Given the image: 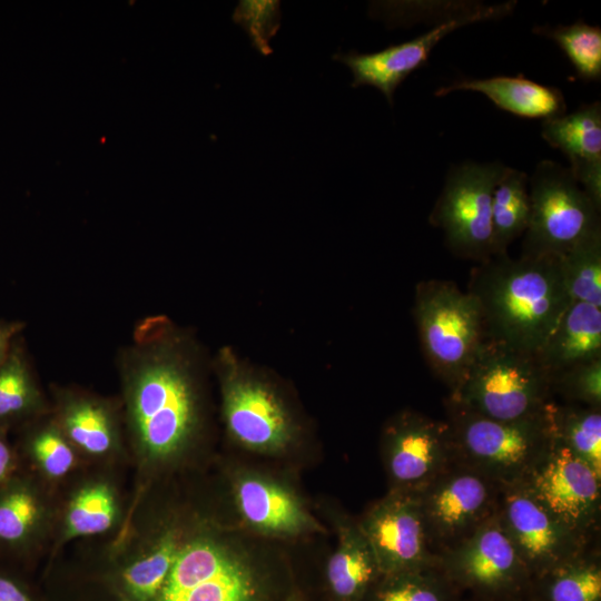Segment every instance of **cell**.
Segmentation results:
<instances>
[{
    "label": "cell",
    "instance_id": "6da1fadb",
    "mask_svg": "<svg viewBox=\"0 0 601 601\" xmlns=\"http://www.w3.org/2000/svg\"><path fill=\"white\" fill-rule=\"evenodd\" d=\"M126 431L154 464L181 459L205 428V357L195 337L165 315L132 327L115 358Z\"/></svg>",
    "mask_w": 601,
    "mask_h": 601
},
{
    "label": "cell",
    "instance_id": "7a4b0ae2",
    "mask_svg": "<svg viewBox=\"0 0 601 601\" xmlns=\"http://www.w3.org/2000/svg\"><path fill=\"white\" fill-rule=\"evenodd\" d=\"M466 290L481 309L486 338L529 353L572 303L556 256H492L472 268Z\"/></svg>",
    "mask_w": 601,
    "mask_h": 601
},
{
    "label": "cell",
    "instance_id": "3957f363",
    "mask_svg": "<svg viewBox=\"0 0 601 601\" xmlns=\"http://www.w3.org/2000/svg\"><path fill=\"white\" fill-rule=\"evenodd\" d=\"M444 407L453 462L500 486L524 482L554 439L548 406L540 415L515 421L486 417L449 396L444 400Z\"/></svg>",
    "mask_w": 601,
    "mask_h": 601
},
{
    "label": "cell",
    "instance_id": "277c9868",
    "mask_svg": "<svg viewBox=\"0 0 601 601\" xmlns=\"http://www.w3.org/2000/svg\"><path fill=\"white\" fill-rule=\"evenodd\" d=\"M413 316L427 366L454 394L486 338L474 297L447 279H425L415 287Z\"/></svg>",
    "mask_w": 601,
    "mask_h": 601
},
{
    "label": "cell",
    "instance_id": "5b68a950",
    "mask_svg": "<svg viewBox=\"0 0 601 601\" xmlns=\"http://www.w3.org/2000/svg\"><path fill=\"white\" fill-rule=\"evenodd\" d=\"M447 396L502 421L542 414L552 401L550 376L535 353L485 338L459 390Z\"/></svg>",
    "mask_w": 601,
    "mask_h": 601
},
{
    "label": "cell",
    "instance_id": "8992f818",
    "mask_svg": "<svg viewBox=\"0 0 601 601\" xmlns=\"http://www.w3.org/2000/svg\"><path fill=\"white\" fill-rule=\"evenodd\" d=\"M221 412L230 439L243 449L266 456H284L298 440V426L278 393L267 383L236 367L228 352L216 361Z\"/></svg>",
    "mask_w": 601,
    "mask_h": 601
},
{
    "label": "cell",
    "instance_id": "52a82bcc",
    "mask_svg": "<svg viewBox=\"0 0 601 601\" xmlns=\"http://www.w3.org/2000/svg\"><path fill=\"white\" fill-rule=\"evenodd\" d=\"M530 218L522 253L560 257L601 229L600 209L569 168L543 160L529 178Z\"/></svg>",
    "mask_w": 601,
    "mask_h": 601
},
{
    "label": "cell",
    "instance_id": "ba28073f",
    "mask_svg": "<svg viewBox=\"0 0 601 601\" xmlns=\"http://www.w3.org/2000/svg\"><path fill=\"white\" fill-rule=\"evenodd\" d=\"M437 568L460 591L479 601L529 595L532 575L497 514L457 545L437 555Z\"/></svg>",
    "mask_w": 601,
    "mask_h": 601
},
{
    "label": "cell",
    "instance_id": "9c48e42d",
    "mask_svg": "<svg viewBox=\"0 0 601 601\" xmlns=\"http://www.w3.org/2000/svg\"><path fill=\"white\" fill-rule=\"evenodd\" d=\"M506 166L501 162L453 167L430 214L446 247L460 258L481 263L493 256L492 199Z\"/></svg>",
    "mask_w": 601,
    "mask_h": 601
},
{
    "label": "cell",
    "instance_id": "30bf717a",
    "mask_svg": "<svg viewBox=\"0 0 601 601\" xmlns=\"http://www.w3.org/2000/svg\"><path fill=\"white\" fill-rule=\"evenodd\" d=\"M416 496L430 544L439 555L497 514L501 486L453 462Z\"/></svg>",
    "mask_w": 601,
    "mask_h": 601
},
{
    "label": "cell",
    "instance_id": "8fae6325",
    "mask_svg": "<svg viewBox=\"0 0 601 601\" xmlns=\"http://www.w3.org/2000/svg\"><path fill=\"white\" fill-rule=\"evenodd\" d=\"M381 457L387 491L418 494L453 463L447 423L413 410L396 413L382 430Z\"/></svg>",
    "mask_w": 601,
    "mask_h": 601
},
{
    "label": "cell",
    "instance_id": "7c38bea8",
    "mask_svg": "<svg viewBox=\"0 0 601 601\" xmlns=\"http://www.w3.org/2000/svg\"><path fill=\"white\" fill-rule=\"evenodd\" d=\"M523 483L565 526L597 543L601 519V475L590 465L553 439L548 453Z\"/></svg>",
    "mask_w": 601,
    "mask_h": 601
},
{
    "label": "cell",
    "instance_id": "4fadbf2b",
    "mask_svg": "<svg viewBox=\"0 0 601 601\" xmlns=\"http://www.w3.org/2000/svg\"><path fill=\"white\" fill-rule=\"evenodd\" d=\"M356 520L382 575L437 566L415 494L387 491Z\"/></svg>",
    "mask_w": 601,
    "mask_h": 601
},
{
    "label": "cell",
    "instance_id": "5bb4252c",
    "mask_svg": "<svg viewBox=\"0 0 601 601\" xmlns=\"http://www.w3.org/2000/svg\"><path fill=\"white\" fill-rule=\"evenodd\" d=\"M497 516L532 580L597 545L552 515L523 482L501 486Z\"/></svg>",
    "mask_w": 601,
    "mask_h": 601
},
{
    "label": "cell",
    "instance_id": "9a60e30c",
    "mask_svg": "<svg viewBox=\"0 0 601 601\" xmlns=\"http://www.w3.org/2000/svg\"><path fill=\"white\" fill-rule=\"evenodd\" d=\"M229 480L238 525L246 531L273 541L325 532L297 491L283 480L247 469H236Z\"/></svg>",
    "mask_w": 601,
    "mask_h": 601
},
{
    "label": "cell",
    "instance_id": "2e32d148",
    "mask_svg": "<svg viewBox=\"0 0 601 601\" xmlns=\"http://www.w3.org/2000/svg\"><path fill=\"white\" fill-rule=\"evenodd\" d=\"M514 2L480 6L475 10L451 17L420 37L390 46L373 53H337L333 56L346 65L354 77L352 87L372 86L393 104L395 89L416 69L426 65L433 48L453 30L477 21L506 14Z\"/></svg>",
    "mask_w": 601,
    "mask_h": 601
},
{
    "label": "cell",
    "instance_id": "e0dca14e",
    "mask_svg": "<svg viewBox=\"0 0 601 601\" xmlns=\"http://www.w3.org/2000/svg\"><path fill=\"white\" fill-rule=\"evenodd\" d=\"M51 415L77 451L101 457L119 449L125 426L120 398L58 384L51 386Z\"/></svg>",
    "mask_w": 601,
    "mask_h": 601
},
{
    "label": "cell",
    "instance_id": "ac0fdd59",
    "mask_svg": "<svg viewBox=\"0 0 601 601\" xmlns=\"http://www.w3.org/2000/svg\"><path fill=\"white\" fill-rule=\"evenodd\" d=\"M541 135L569 159L574 179L601 206V105H582L571 114L544 119Z\"/></svg>",
    "mask_w": 601,
    "mask_h": 601
},
{
    "label": "cell",
    "instance_id": "d6986e66",
    "mask_svg": "<svg viewBox=\"0 0 601 601\" xmlns=\"http://www.w3.org/2000/svg\"><path fill=\"white\" fill-rule=\"evenodd\" d=\"M328 516L337 536L325 568L329 601H366L382 577L374 552L355 518L337 508Z\"/></svg>",
    "mask_w": 601,
    "mask_h": 601
},
{
    "label": "cell",
    "instance_id": "ffe728a7",
    "mask_svg": "<svg viewBox=\"0 0 601 601\" xmlns=\"http://www.w3.org/2000/svg\"><path fill=\"white\" fill-rule=\"evenodd\" d=\"M51 412L32 355L23 334L19 335L0 364V428L20 430Z\"/></svg>",
    "mask_w": 601,
    "mask_h": 601
},
{
    "label": "cell",
    "instance_id": "44dd1931",
    "mask_svg": "<svg viewBox=\"0 0 601 601\" xmlns=\"http://www.w3.org/2000/svg\"><path fill=\"white\" fill-rule=\"evenodd\" d=\"M535 354L550 377L601 358V307L572 302Z\"/></svg>",
    "mask_w": 601,
    "mask_h": 601
},
{
    "label": "cell",
    "instance_id": "7402d4cb",
    "mask_svg": "<svg viewBox=\"0 0 601 601\" xmlns=\"http://www.w3.org/2000/svg\"><path fill=\"white\" fill-rule=\"evenodd\" d=\"M454 90L481 92L497 108L526 118H554L563 115L566 108L561 90L529 80L522 75L461 80L440 88L435 96H445Z\"/></svg>",
    "mask_w": 601,
    "mask_h": 601
},
{
    "label": "cell",
    "instance_id": "603a6c76",
    "mask_svg": "<svg viewBox=\"0 0 601 601\" xmlns=\"http://www.w3.org/2000/svg\"><path fill=\"white\" fill-rule=\"evenodd\" d=\"M532 601H601V556L597 545L532 580Z\"/></svg>",
    "mask_w": 601,
    "mask_h": 601
},
{
    "label": "cell",
    "instance_id": "cb8c5ba5",
    "mask_svg": "<svg viewBox=\"0 0 601 601\" xmlns=\"http://www.w3.org/2000/svg\"><path fill=\"white\" fill-rule=\"evenodd\" d=\"M45 520L39 493L26 479L11 476L0 486V549L21 551L37 538Z\"/></svg>",
    "mask_w": 601,
    "mask_h": 601
},
{
    "label": "cell",
    "instance_id": "d4e9b609",
    "mask_svg": "<svg viewBox=\"0 0 601 601\" xmlns=\"http://www.w3.org/2000/svg\"><path fill=\"white\" fill-rule=\"evenodd\" d=\"M184 532L168 528L140 556L128 563L117 578L122 601H151L162 587L175 562Z\"/></svg>",
    "mask_w": 601,
    "mask_h": 601
},
{
    "label": "cell",
    "instance_id": "484cf974",
    "mask_svg": "<svg viewBox=\"0 0 601 601\" xmlns=\"http://www.w3.org/2000/svg\"><path fill=\"white\" fill-rule=\"evenodd\" d=\"M530 209L528 175L506 167L492 199L493 256L508 253L511 243L524 235Z\"/></svg>",
    "mask_w": 601,
    "mask_h": 601
},
{
    "label": "cell",
    "instance_id": "4316f807",
    "mask_svg": "<svg viewBox=\"0 0 601 601\" xmlns=\"http://www.w3.org/2000/svg\"><path fill=\"white\" fill-rule=\"evenodd\" d=\"M548 414L554 439L601 475V408L552 400Z\"/></svg>",
    "mask_w": 601,
    "mask_h": 601
},
{
    "label": "cell",
    "instance_id": "83f0119b",
    "mask_svg": "<svg viewBox=\"0 0 601 601\" xmlns=\"http://www.w3.org/2000/svg\"><path fill=\"white\" fill-rule=\"evenodd\" d=\"M19 431L22 450L46 476L61 479L73 469L77 450L62 434L51 412Z\"/></svg>",
    "mask_w": 601,
    "mask_h": 601
},
{
    "label": "cell",
    "instance_id": "f1b7e54d",
    "mask_svg": "<svg viewBox=\"0 0 601 601\" xmlns=\"http://www.w3.org/2000/svg\"><path fill=\"white\" fill-rule=\"evenodd\" d=\"M560 262L571 300L601 307V229L577 243Z\"/></svg>",
    "mask_w": 601,
    "mask_h": 601
},
{
    "label": "cell",
    "instance_id": "f546056e",
    "mask_svg": "<svg viewBox=\"0 0 601 601\" xmlns=\"http://www.w3.org/2000/svg\"><path fill=\"white\" fill-rule=\"evenodd\" d=\"M459 595L436 566L382 575L366 601H459Z\"/></svg>",
    "mask_w": 601,
    "mask_h": 601
},
{
    "label": "cell",
    "instance_id": "4dcf8cb0",
    "mask_svg": "<svg viewBox=\"0 0 601 601\" xmlns=\"http://www.w3.org/2000/svg\"><path fill=\"white\" fill-rule=\"evenodd\" d=\"M117 518L114 490L104 482L88 484L71 499L65 520L68 539L100 534L108 531Z\"/></svg>",
    "mask_w": 601,
    "mask_h": 601
},
{
    "label": "cell",
    "instance_id": "1f68e13d",
    "mask_svg": "<svg viewBox=\"0 0 601 601\" xmlns=\"http://www.w3.org/2000/svg\"><path fill=\"white\" fill-rule=\"evenodd\" d=\"M533 32L552 39L564 51L584 81L601 79V29L583 21L555 28L536 27Z\"/></svg>",
    "mask_w": 601,
    "mask_h": 601
},
{
    "label": "cell",
    "instance_id": "d6a6232c",
    "mask_svg": "<svg viewBox=\"0 0 601 601\" xmlns=\"http://www.w3.org/2000/svg\"><path fill=\"white\" fill-rule=\"evenodd\" d=\"M551 393L566 403L601 408V358L578 364L550 377Z\"/></svg>",
    "mask_w": 601,
    "mask_h": 601
},
{
    "label": "cell",
    "instance_id": "836d02e7",
    "mask_svg": "<svg viewBox=\"0 0 601 601\" xmlns=\"http://www.w3.org/2000/svg\"><path fill=\"white\" fill-rule=\"evenodd\" d=\"M279 1L242 0L236 7L233 19L248 36L252 46L264 56L273 52L269 40L280 26Z\"/></svg>",
    "mask_w": 601,
    "mask_h": 601
},
{
    "label": "cell",
    "instance_id": "e575fe53",
    "mask_svg": "<svg viewBox=\"0 0 601 601\" xmlns=\"http://www.w3.org/2000/svg\"><path fill=\"white\" fill-rule=\"evenodd\" d=\"M0 601H35V599L20 579L0 571Z\"/></svg>",
    "mask_w": 601,
    "mask_h": 601
},
{
    "label": "cell",
    "instance_id": "d590c367",
    "mask_svg": "<svg viewBox=\"0 0 601 601\" xmlns=\"http://www.w3.org/2000/svg\"><path fill=\"white\" fill-rule=\"evenodd\" d=\"M7 434V431L0 428V486L14 475L18 465L17 451Z\"/></svg>",
    "mask_w": 601,
    "mask_h": 601
},
{
    "label": "cell",
    "instance_id": "8d00e7d4",
    "mask_svg": "<svg viewBox=\"0 0 601 601\" xmlns=\"http://www.w3.org/2000/svg\"><path fill=\"white\" fill-rule=\"evenodd\" d=\"M26 323L19 319H0V364L7 357L14 339L23 334Z\"/></svg>",
    "mask_w": 601,
    "mask_h": 601
},
{
    "label": "cell",
    "instance_id": "74e56055",
    "mask_svg": "<svg viewBox=\"0 0 601 601\" xmlns=\"http://www.w3.org/2000/svg\"><path fill=\"white\" fill-rule=\"evenodd\" d=\"M513 601H532V600H531L530 597L528 595V597H525V598L518 599V600H513Z\"/></svg>",
    "mask_w": 601,
    "mask_h": 601
}]
</instances>
